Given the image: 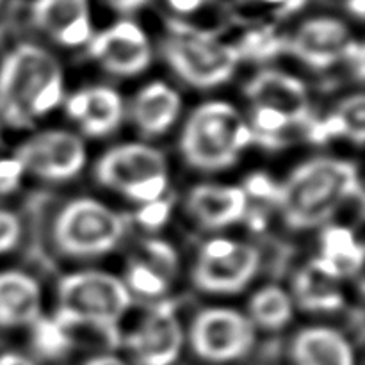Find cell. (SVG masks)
<instances>
[{"instance_id": "cell-8", "label": "cell", "mask_w": 365, "mask_h": 365, "mask_svg": "<svg viewBox=\"0 0 365 365\" xmlns=\"http://www.w3.org/2000/svg\"><path fill=\"white\" fill-rule=\"evenodd\" d=\"M260 267V253L253 246L230 239H212L200 252L192 271L196 287L210 294L242 291Z\"/></svg>"}, {"instance_id": "cell-21", "label": "cell", "mask_w": 365, "mask_h": 365, "mask_svg": "<svg viewBox=\"0 0 365 365\" xmlns=\"http://www.w3.org/2000/svg\"><path fill=\"white\" fill-rule=\"evenodd\" d=\"M321 255L310 264L334 280L353 277L364 264V246L349 228L328 227L321 237Z\"/></svg>"}, {"instance_id": "cell-31", "label": "cell", "mask_w": 365, "mask_h": 365, "mask_svg": "<svg viewBox=\"0 0 365 365\" xmlns=\"http://www.w3.org/2000/svg\"><path fill=\"white\" fill-rule=\"evenodd\" d=\"M24 173V166L16 157L0 159V195H11L20 185Z\"/></svg>"}, {"instance_id": "cell-35", "label": "cell", "mask_w": 365, "mask_h": 365, "mask_svg": "<svg viewBox=\"0 0 365 365\" xmlns=\"http://www.w3.org/2000/svg\"><path fill=\"white\" fill-rule=\"evenodd\" d=\"M82 365H130V364H127L125 360H121L120 356L116 355H96L86 360Z\"/></svg>"}, {"instance_id": "cell-40", "label": "cell", "mask_w": 365, "mask_h": 365, "mask_svg": "<svg viewBox=\"0 0 365 365\" xmlns=\"http://www.w3.org/2000/svg\"><path fill=\"white\" fill-rule=\"evenodd\" d=\"M0 4H2V0H0Z\"/></svg>"}, {"instance_id": "cell-5", "label": "cell", "mask_w": 365, "mask_h": 365, "mask_svg": "<svg viewBox=\"0 0 365 365\" xmlns=\"http://www.w3.org/2000/svg\"><path fill=\"white\" fill-rule=\"evenodd\" d=\"M125 234V220L91 198H78L61 209L53 223V242L63 255L93 259L113 252Z\"/></svg>"}, {"instance_id": "cell-33", "label": "cell", "mask_w": 365, "mask_h": 365, "mask_svg": "<svg viewBox=\"0 0 365 365\" xmlns=\"http://www.w3.org/2000/svg\"><path fill=\"white\" fill-rule=\"evenodd\" d=\"M106 2L118 13H134V11L141 9L148 0H106Z\"/></svg>"}, {"instance_id": "cell-11", "label": "cell", "mask_w": 365, "mask_h": 365, "mask_svg": "<svg viewBox=\"0 0 365 365\" xmlns=\"http://www.w3.org/2000/svg\"><path fill=\"white\" fill-rule=\"evenodd\" d=\"M89 53L103 70L120 77L143 73L152 61L146 34L134 21H118L89 39Z\"/></svg>"}, {"instance_id": "cell-10", "label": "cell", "mask_w": 365, "mask_h": 365, "mask_svg": "<svg viewBox=\"0 0 365 365\" xmlns=\"http://www.w3.org/2000/svg\"><path fill=\"white\" fill-rule=\"evenodd\" d=\"M134 365H173L184 346V330L173 303H160L125 341Z\"/></svg>"}, {"instance_id": "cell-18", "label": "cell", "mask_w": 365, "mask_h": 365, "mask_svg": "<svg viewBox=\"0 0 365 365\" xmlns=\"http://www.w3.org/2000/svg\"><path fill=\"white\" fill-rule=\"evenodd\" d=\"M294 365H356L351 342L328 327H310L299 331L291 344Z\"/></svg>"}, {"instance_id": "cell-28", "label": "cell", "mask_w": 365, "mask_h": 365, "mask_svg": "<svg viewBox=\"0 0 365 365\" xmlns=\"http://www.w3.org/2000/svg\"><path fill=\"white\" fill-rule=\"evenodd\" d=\"M280 48H285V41H280V38H277V36L271 34V32L262 31L250 34L248 38H246L242 50H237L239 53L248 52L257 57H271L277 52H280Z\"/></svg>"}, {"instance_id": "cell-4", "label": "cell", "mask_w": 365, "mask_h": 365, "mask_svg": "<svg viewBox=\"0 0 365 365\" xmlns=\"http://www.w3.org/2000/svg\"><path fill=\"white\" fill-rule=\"evenodd\" d=\"M252 143V128L230 103L209 102L200 106L185 123L180 150L189 166L221 171L234 166Z\"/></svg>"}, {"instance_id": "cell-23", "label": "cell", "mask_w": 365, "mask_h": 365, "mask_svg": "<svg viewBox=\"0 0 365 365\" xmlns=\"http://www.w3.org/2000/svg\"><path fill=\"white\" fill-rule=\"evenodd\" d=\"M292 317V299L277 285L262 287L250 302V321L264 330H282Z\"/></svg>"}, {"instance_id": "cell-20", "label": "cell", "mask_w": 365, "mask_h": 365, "mask_svg": "<svg viewBox=\"0 0 365 365\" xmlns=\"http://www.w3.org/2000/svg\"><path fill=\"white\" fill-rule=\"evenodd\" d=\"M180 96L163 82L143 88L132 106L135 125L145 135H160L173 127L180 113Z\"/></svg>"}, {"instance_id": "cell-6", "label": "cell", "mask_w": 365, "mask_h": 365, "mask_svg": "<svg viewBox=\"0 0 365 365\" xmlns=\"http://www.w3.org/2000/svg\"><path fill=\"white\" fill-rule=\"evenodd\" d=\"M164 57L175 73L195 88H216L227 82L239 63L237 46L207 34L178 32L164 43Z\"/></svg>"}, {"instance_id": "cell-14", "label": "cell", "mask_w": 365, "mask_h": 365, "mask_svg": "<svg viewBox=\"0 0 365 365\" xmlns=\"http://www.w3.org/2000/svg\"><path fill=\"white\" fill-rule=\"evenodd\" d=\"M349 32L342 21L335 18H314L305 21L291 39L285 41V50L316 70H327L337 61L344 59Z\"/></svg>"}, {"instance_id": "cell-22", "label": "cell", "mask_w": 365, "mask_h": 365, "mask_svg": "<svg viewBox=\"0 0 365 365\" xmlns=\"http://www.w3.org/2000/svg\"><path fill=\"white\" fill-rule=\"evenodd\" d=\"M294 298L303 310L310 312H335L344 305L337 280L317 271L312 264L296 274Z\"/></svg>"}, {"instance_id": "cell-34", "label": "cell", "mask_w": 365, "mask_h": 365, "mask_svg": "<svg viewBox=\"0 0 365 365\" xmlns=\"http://www.w3.org/2000/svg\"><path fill=\"white\" fill-rule=\"evenodd\" d=\"M0 365H36L29 356L21 355V353H2L0 355Z\"/></svg>"}, {"instance_id": "cell-19", "label": "cell", "mask_w": 365, "mask_h": 365, "mask_svg": "<svg viewBox=\"0 0 365 365\" xmlns=\"http://www.w3.org/2000/svg\"><path fill=\"white\" fill-rule=\"evenodd\" d=\"M41 317V289L20 271L0 273V327L18 328Z\"/></svg>"}, {"instance_id": "cell-27", "label": "cell", "mask_w": 365, "mask_h": 365, "mask_svg": "<svg viewBox=\"0 0 365 365\" xmlns=\"http://www.w3.org/2000/svg\"><path fill=\"white\" fill-rule=\"evenodd\" d=\"M145 253L146 257H148V262L146 264H148L152 269H155L160 277H164L166 280L170 277H173L178 266V257L177 252H175L168 242L157 241V239L146 241Z\"/></svg>"}, {"instance_id": "cell-13", "label": "cell", "mask_w": 365, "mask_h": 365, "mask_svg": "<svg viewBox=\"0 0 365 365\" xmlns=\"http://www.w3.org/2000/svg\"><path fill=\"white\" fill-rule=\"evenodd\" d=\"M95 173L100 184L125 195L139 182L168 177V166L159 150L139 143H128L109 150L98 160Z\"/></svg>"}, {"instance_id": "cell-25", "label": "cell", "mask_w": 365, "mask_h": 365, "mask_svg": "<svg viewBox=\"0 0 365 365\" xmlns=\"http://www.w3.org/2000/svg\"><path fill=\"white\" fill-rule=\"evenodd\" d=\"M291 127H294V123L284 114L266 107H255L250 128H252L253 141H259L266 148H280L285 143V132Z\"/></svg>"}, {"instance_id": "cell-30", "label": "cell", "mask_w": 365, "mask_h": 365, "mask_svg": "<svg viewBox=\"0 0 365 365\" xmlns=\"http://www.w3.org/2000/svg\"><path fill=\"white\" fill-rule=\"evenodd\" d=\"M170 212H171V205L160 198L152 203H145V207L139 210L138 220L143 227L150 228V230H155V228L163 227V225L166 223L168 217H170Z\"/></svg>"}, {"instance_id": "cell-17", "label": "cell", "mask_w": 365, "mask_h": 365, "mask_svg": "<svg viewBox=\"0 0 365 365\" xmlns=\"http://www.w3.org/2000/svg\"><path fill=\"white\" fill-rule=\"evenodd\" d=\"M68 114L81 123L93 138H103L118 128L123 116V103L114 89L96 86L71 95L66 102Z\"/></svg>"}, {"instance_id": "cell-16", "label": "cell", "mask_w": 365, "mask_h": 365, "mask_svg": "<svg viewBox=\"0 0 365 365\" xmlns=\"http://www.w3.org/2000/svg\"><path fill=\"white\" fill-rule=\"evenodd\" d=\"M187 209L202 227L217 230L245 217L248 196L234 185L200 184L189 192Z\"/></svg>"}, {"instance_id": "cell-3", "label": "cell", "mask_w": 365, "mask_h": 365, "mask_svg": "<svg viewBox=\"0 0 365 365\" xmlns=\"http://www.w3.org/2000/svg\"><path fill=\"white\" fill-rule=\"evenodd\" d=\"M53 319L68 331L91 327L113 346L120 344V321L132 305L127 285L102 271H78L64 277L57 289Z\"/></svg>"}, {"instance_id": "cell-39", "label": "cell", "mask_w": 365, "mask_h": 365, "mask_svg": "<svg viewBox=\"0 0 365 365\" xmlns=\"http://www.w3.org/2000/svg\"><path fill=\"white\" fill-rule=\"evenodd\" d=\"M202 2H209V0H202Z\"/></svg>"}, {"instance_id": "cell-15", "label": "cell", "mask_w": 365, "mask_h": 365, "mask_svg": "<svg viewBox=\"0 0 365 365\" xmlns=\"http://www.w3.org/2000/svg\"><path fill=\"white\" fill-rule=\"evenodd\" d=\"M32 20L64 46H78L91 39L88 0H34Z\"/></svg>"}, {"instance_id": "cell-9", "label": "cell", "mask_w": 365, "mask_h": 365, "mask_svg": "<svg viewBox=\"0 0 365 365\" xmlns=\"http://www.w3.org/2000/svg\"><path fill=\"white\" fill-rule=\"evenodd\" d=\"M14 157L24 171L43 180L63 182L73 178L84 168L86 148L71 132L46 130L24 143Z\"/></svg>"}, {"instance_id": "cell-32", "label": "cell", "mask_w": 365, "mask_h": 365, "mask_svg": "<svg viewBox=\"0 0 365 365\" xmlns=\"http://www.w3.org/2000/svg\"><path fill=\"white\" fill-rule=\"evenodd\" d=\"M245 192H250L253 196H260V198H269L274 202L277 200L278 185L269 177H266V175H253V177H250Z\"/></svg>"}, {"instance_id": "cell-37", "label": "cell", "mask_w": 365, "mask_h": 365, "mask_svg": "<svg viewBox=\"0 0 365 365\" xmlns=\"http://www.w3.org/2000/svg\"><path fill=\"white\" fill-rule=\"evenodd\" d=\"M348 6L356 18H364L365 0H348Z\"/></svg>"}, {"instance_id": "cell-29", "label": "cell", "mask_w": 365, "mask_h": 365, "mask_svg": "<svg viewBox=\"0 0 365 365\" xmlns=\"http://www.w3.org/2000/svg\"><path fill=\"white\" fill-rule=\"evenodd\" d=\"M21 235L20 220L13 212L0 210V255L11 252Z\"/></svg>"}, {"instance_id": "cell-38", "label": "cell", "mask_w": 365, "mask_h": 365, "mask_svg": "<svg viewBox=\"0 0 365 365\" xmlns=\"http://www.w3.org/2000/svg\"><path fill=\"white\" fill-rule=\"evenodd\" d=\"M266 2H271V4H285L287 0H266Z\"/></svg>"}, {"instance_id": "cell-2", "label": "cell", "mask_w": 365, "mask_h": 365, "mask_svg": "<svg viewBox=\"0 0 365 365\" xmlns=\"http://www.w3.org/2000/svg\"><path fill=\"white\" fill-rule=\"evenodd\" d=\"M360 192L359 171L348 160H307L278 185L277 200L285 223L292 230H307L330 220L339 207Z\"/></svg>"}, {"instance_id": "cell-7", "label": "cell", "mask_w": 365, "mask_h": 365, "mask_svg": "<svg viewBox=\"0 0 365 365\" xmlns=\"http://www.w3.org/2000/svg\"><path fill=\"white\" fill-rule=\"evenodd\" d=\"M189 344L200 360L212 365L242 360L255 344L250 317L232 309H207L192 319Z\"/></svg>"}, {"instance_id": "cell-12", "label": "cell", "mask_w": 365, "mask_h": 365, "mask_svg": "<svg viewBox=\"0 0 365 365\" xmlns=\"http://www.w3.org/2000/svg\"><path fill=\"white\" fill-rule=\"evenodd\" d=\"M246 96L255 107L277 110L309 134L316 123L309 93L299 78L278 70H262L246 84Z\"/></svg>"}, {"instance_id": "cell-36", "label": "cell", "mask_w": 365, "mask_h": 365, "mask_svg": "<svg viewBox=\"0 0 365 365\" xmlns=\"http://www.w3.org/2000/svg\"><path fill=\"white\" fill-rule=\"evenodd\" d=\"M170 6L178 13H192V11L202 7V0H168Z\"/></svg>"}, {"instance_id": "cell-24", "label": "cell", "mask_w": 365, "mask_h": 365, "mask_svg": "<svg viewBox=\"0 0 365 365\" xmlns=\"http://www.w3.org/2000/svg\"><path fill=\"white\" fill-rule=\"evenodd\" d=\"M32 327V349L45 360H57L71 349V337L66 328L61 327L56 319L39 317Z\"/></svg>"}, {"instance_id": "cell-1", "label": "cell", "mask_w": 365, "mask_h": 365, "mask_svg": "<svg viewBox=\"0 0 365 365\" xmlns=\"http://www.w3.org/2000/svg\"><path fill=\"white\" fill-rule=\"evenodd\" d=\"M63 71L52 53L32 43L11 50L0 64V120L31 127L63 100Z\"/></svg>"}, {"instance_id": "cell-26", "label": "cell", "mask_w": 365, "mask_h": 365, "mask_svg": "<svg viewBox=\"0 0 365 365\" xmlns=\"http://www.w3.org/2000/svg\"><path fill=\"white\" fill-rule=\"evenodd\" d=\"M127 289L130 292H138L139 296L146 298H157L163 296L168 289V280L160 277L155 269L146 262H134L128 267L127 273Z\"/></svg>"}]
</instances>
